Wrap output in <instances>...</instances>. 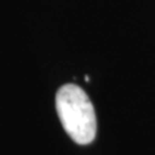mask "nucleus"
<instances>
[{
    "label": "nucleus",
    "instance_id": "nucleus-1",
    "mask_svg": "<svg viewBox=\"0 0 155 155\" xmlns=\"http://www.w3.org/2000/svg\"><path fill=\"white\" fill-rule=\"evenodd\" d=\"M56 109L62 127L71 140L88 145L97 132L96 111L87 93L76 84H65L57 91Z\"/></svg>",
    "mask_w": 155,
    "mask_h": 155
}]
</instances>
